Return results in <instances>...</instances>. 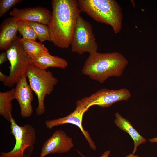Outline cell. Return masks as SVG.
Masks as SVG:
<instances>
[{
	"instance_id": "cell-2",
	"label": "cell",
	"mask_w": 157,
	"mask_h": 157,
	"mask_svg": "<svg viewBox=\"0 0 157 157\" xmlns=\"http://www.w3.org/2000/svg\"><path fill=\"white\" fill-rule=\"evenodd\" d=\"M128 64L126 58L117 52L90 54L82 70V73L100 83L111 77L121 76Z\"/></svg>"
},
{
	"instance_id": "cell-25",
	"label": "cell",
	"mask_w": 157,
	"mask_h": 157,
	"mask_svg": "<svg viewBox=\"0 0 157 157\" xmlns=\"http://www.w3.org/2000/svg\"><path fill=\"white\" fill-rule=\"evenodd\" d=\"M125 157H140L138 155H135L133 154H129L127 155Z\"/></svg>"
},
{
	"instance_id": "cell-23",
	"label": "cell",
	"mask_w": 157,
	"mask_h": 157,
	"mask_svg": "<svg viewBox=\"0 0 157 157\" xmlns=\"http://www.w3.org/2000/svg\"><path fill=\"white\" fill-rule=\"evenodd\" d=\"M8 77V76L5 75L1 71L0 72V81L3 84L6 82Z\"/></svg>"
},
{
	"instance_id": "cell-8",
	"label": "cell",
	"mask_w": 157,
	"mask_h": 157,
	"mask_svg": "<svg viewBox=\"0 0 157 157\" xmlns=\"http://www.w3.org/2000/svg\"><path fill=\"white\" fill-rule=\"evenodd\" d=\"M131 96L130 91L126 88L117 90L102 88L80 100L88 108L94 105L106 108L119 101H127Z\"/></svg>"
},
{
	"instance_id": "cell-3",
	"label": "cell",
	"mask_w": 157,
	"mask_h": 157,
	"mask_svg": "<svg viewBox=\"0 0 157 157\" xmlns=\"http://www.w3.org/2000/svg\"><path fill=\"white\" fill-rule=\"evenodd\" d=\"M81 11L94 20L110 26L115 34L122 28L123 13L120 6L115 0H78Z\"/></svg>"
},
{
	"instance_id": "cell-16",
	"label": "cell",
	"mask_w": 157,
	"mask_h": 157,
	"mask_svg": "<svg viewBox=\"0 0 157 157\" xmlns=\"http://www.w3.org/2000/svg\"><path fill=\"white\" fill-rule=\"evenodd\" d=\"M15 99L14 88L5 92H0V115L7 121L10 122L11 113L12 101Z\"/></svg>"
},
{
	"instance_id": "cell-13",
	"label": "cell",
	"mask_w": 157,
	"mask_h": 157,
	"mask_svg": "<svg viewBox=\"0 0 157 157\" xmlns=\"http://www.w3.org/2000/svg\"><path fill=\"white\" fill-rule=\"evenodd\" d=\"M17 20L14 17H9L4 19L0 26V50L7 51L12 42L17 40Z\"/></svg>"
},
{
	"instance_id": "cell-11",
	"label": "cell",
	"mask_w": 157,
	"mask_h": 157,
	"mask_svg": "<svg viewBox=\"0 0 157 157\" xmlns=\"http://www.w3.org/2000/svg\"><path fill=\"white\" fill-rule=\"evenodd\" d=\"M26 74L24 75L16 84L15 99L20 107L21 114L24 118L30 117L33 112L32 102L33 97L30 86L27 83Z\"/></svg>"
},
{
	"instance_id": "cell-5",
	"label": "cell",
	"mask_w": 157,
	"mask_h": 157,
	"mask_svg": "<svg viewBox=\"0 0 157 157\" xmlns=\"http://www.w3.org/2000/svg\"><path fill=\"white\" fill-rule=\"evenodd\" d=\"M11 132L15 140V145L12 150L1 152L0 157H29L34 149L36 138L35 128L31 125H18L10 114Z\"/></svg>"
},
{
	"instance_id": "cell-7",
	"label": "cell",
	"mask_w": 157,
	"mask_h": 157,
	"mask_svg": "<svg viewBox=\"0 0 157 157\" xmlns=\"http://www.w3.org/2000/svg\"><path fill=\"white\" fill-rule=\"evenodd\" d=\"M19 38L13 41L6 51L10 66L9 75L4 84L9 87H13L26 74L31 63L30 58L26 55L22 45L19 41Z\"/></svg>"
},
{
	"instance_id": "cell-6",
	"label": "cell",
	"mask_w": 157,
	"mask_h": 157,
	"mask_svg": "<svg viewBox=\"0 0 157 157\" xmlns=\"http://www.w3.org/2000/svg\"><path fill=\"white\" fill-rule=\"evenodd\" d=\"M92 24L80 15L76 24L71 44L72 52L81 55L97 52L98 46L93 31Z\"/></svg>"
},
{
	"instance_id": "cell-9",
	"label": "cell",
	"mask_w": 157,
	"mask_h": 157,
	"mask_svg": "<svg viewBox=\"0 0 157 157\" xmlns=\"http://www.w3.org/2000/svg\"><path fill=\"white\" fill-rule=\"evenodd\" d=\"M76 105L75 110L69 115L62 118L46 120L44 124L46 127L51 129L54 127L65 124H71L76 126L82 131L90 147L95 151L96 149V146L88 131L84 129L82 124L84 114L89 108L80 100L76 101Z\"/></svg>"
},
{
	"instance_id": "cell-14",
	"label": "cell",
	"mask_w": 157,
	"mask_h": 157,
	"mask_svg": "<svg viewBox=\"0 0 157 157\" xmlns=\"http://www.w3.org/2000/svg\"><path fill=\"white\" fill-rule=\"evenodd\" d=\"M30 62L36 67L46 70L49 67L64 69L67 66L68 63L65 59L51 55L49 52L39 54L30 58Z\"/></svg>"
},
{
	"instance_id": "cell-22",
	"label": "cell",
	"mask_w": 157,
	"mask_h": 157,
	"mask_svg": "<svg viewBox=\"0 0 157 157\" xmlns=\"http://www.w3.org/2000/svg\"><path fill=\"white\" fill-rule=\"evenodd\" d=\"M78 153L82 157H86L84 155L82 154L79 151L77 150ZM110 153V151H105L100 157H108Z\"/></svg>"
},
{
	"instance_id": "cell-1",
	"label": "cell",
	"mask_w": 157,
	"mask_h": 157,
	"mask_svg": "<svg viewBox=\"0 0 157 157\" xmlns=\"http://www.w3.org/2000/svg\"><path fill=\"white\" fill-rule=\"evenodd\" d=\"M52 15L48 25L51 41L62 49L71 45L81 12L77 0H52Z\"/></svg>"
},
{
	"instance_id": "cell-21",
	"label": "cell",
	"mask_w": 157,
	"mask_h": 157,
	"mask_svg": "<svg viewBox=\"0 0 157 157\" xmlns=\"http://www.w3.org/2000/svg\"><path fill=\"white\" fill-rule=\"evenodd\" d=\"M8 60L7 54L6 52L3 51L0 54V64L6 62Z\"/></svg>"
},
{
	"instance_id": "cell-4",
	"label": "cell",
	"mask_w": 157,
	"mask_h": 157,
	"mask_svg": "<svg viewBox=\"0 0 157 157\" xmlns=\"http://www.w3.org/2000/svg\"><path fill=\"white\" fill-rule=\"evenodd\" d=\"M26 74L31 89L38 98V105L36 109V114L39 116L42 115L45 111V98L52 92L58 83V79L50 71L40 69L31 63Z\"/></svg>"
},
{
	"instance_id": "cell-20",
	"label": "cell",
	"mask_w": 157,
	"mask_h": 157,
	"mask_svg": "<svg viewBox=\"0 0 157 157\" xmlns=\"http://www.w3.org/2000/svg\"><path fill=\"white\" fill-rule=\"evenodd\" d=\"M22 1V0H0V17H3L11 8Z\"/></svg>"
},
{
	"instance_id": "cell-10",
	"label": "cell",
	"mask_w": 157,
	"mask_h": 157,
	"mask_svg": "<svg viewBox=\"0 0 157 157\" xmlns=\"http://www.w3.org/2000/svg\"><path fill=\"white\" fill-rule=\"evenodd\" d=\"M74 147L72 139L63 131L56 130L44 143L40 157L49 154H63L69 152Z\"/></svg>"
},
{
	"instance_id": "cell-18",
	"label": "cell",
	"mask_w": 157,
	"mask_h": 157,
	"mask_svg": "<svg viewBox=\"0 0 157 157\" xmlns=\"http://www.w3.org/2000/svg\"><path fill=\"white\" fill-rule=\"evenodd\" d=\"M27 22L34 31L40 42L46 41H51L48 26L36 22Z\"/></svg>"
},
{
	"instance_id": "cell-24",
	"label": "cell",
	"mask_w": 157,
	"mask_h": 157,
	"mask_svg": "<svg viewBox=\"0 0 157 157\" xmlns=\"http://www.w3.org/2000/svg\"><path fill=\"white\" fill-rule=\"evenodd\" d=\"M149 140L152 143H157V137L151 139H149Z\"/></svg>"
},
{
	"instance_id": "cell-15",
	"label": "cell",
	"mask_w": 157,
	"mask_h": 157,
	"mask_svg": "<svg viewBox=\"0 0 157 157\" xmlns=\"http://www.w3.org/2000/svg\"><path fill=\"white\" fill-rule=\"evenodd\" d=\"M114 122L116 125L121 130L127 133L133 139L134 148L132 154H135L138 147L140 144L145 143L146 139L138 133L128 120L122 117L119 113L116 112Z\"/></svg>"
},
{
	"instance_id": "cell-19",
	"label": "cell",
	"mask_w": 157,
	"mask_h": 157,
	"mask_svg": "<svg viewBox=\"0 0 157 157\" xmlns=\"http://www.w3.org/2000/svg\"><path fill=\"white\" fill-rule=\"evenodd\" d=\"M17 25L18 31L23 38L36 41L37 38L36 34L33 28L27 21L17 20Z\"/></svg>"
},
{
	"instance_id": "cell-17",
	"label": "cell",
	"mask_w": 157,
	"mask_h": 157,
	"mask_svg": "<svg viewBox=\"0 0 157 157\" xmlns=\"http://www.w3.org/2000/svg\"><path fill=\"white\" fill-rule=\"evenodd\" d=\"M19 41L22 45L26 55L29 58L49 52L47 48L41 42L19 38Z\"/></svg>"
},
{
	"instance_id": "cell-12",
	"label": "cell",
	"mask_w": 157,
	"mask_h": 157,
	"mask_svg": "<svg viewBox=\"0 0 157 157\" xmlns=\"http://www.w3.org/2000/svg\"><path fill=\"white\" fill-rule=\"evenodd\" d=\"M9 14L17 20L36 22L48 26L52 13L47 8L38 6L22 8L15 7Z\"/></svg>"
}]
</instances>
